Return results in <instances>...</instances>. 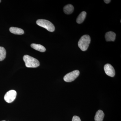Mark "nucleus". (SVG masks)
<instances>
[{
	"instance_id": "obj_9",
	"label": "nucleus",
	"mask_w": 121,
	"mask_h": 121,
	"mask_svg": "<svg viewBox=\"0 0 121 121\" xmlns=\"http://www.w3.org/2000/svg\"><path fill=\"white\" fill-rule=\"evenodd\" d=\"M10 32L15 35H22L24 33V31L21 29L15 27H11L9 28Z\"/></svg>"
},
{
	"instance_id": "obj_3",
	"label": "nucleus",
	"mask_w": 121,
	"mask_h": 121,
	"mask_svg": "<svg viewBox=\"0 0 121 121\" xmlns=\"http://www.w3.org/2000/svg\"><path fill=\"white\" fill-rule=\"evenodd\" d=\"M36 23L37 25L46 29L49 31L52 32L55 31V26L49 21L44 19H39L36 21Z\"/></svg>"
},
{
	"instance_id": "obj_7",
	"label": "nucleus",
	"mask_w": 121,
	"mask_h": 121,
	"mask_svg": "<svg viewBox=\"0 0 121 121\" xmlns=\"http://www.w3.org/2000/svg\"><path fill=\"white\" fill-rule=\"evenodd\" d=\"M116 34L112 31L108 32L106 33L105 38L107 41H114L116 38Z\"/></svg>"
},
{
	"instance_id": "obj_11",
	"label": "nucleus",
	"mask_w": 121,
	"mask_h": 121,
	"mask_svg": "<svg viewBox=\"0 0 121 121\" xmlns=\"http://www.w3.org/2000/svg\"><path fill=\"white\" fill-rule=\"evenodd\" d=\"M74 9L73 6L71 4L67 5L63 8L64 12L67 15H69L72 13L73 12Z\"/></svg>"
},
{
	"instance_id": "obj_16",
	"label": "nucleus",
	"mask_w": 121,
	"mask_h": 121,
	"mask_svg": "<svg viewBox=\"0 0 121 121\" xmlns=\"http://www.w3.org/2000/svg\"><path fill=\"white\" fill-rule=\"evenodd\" d=\"M1 0H0V2H1Z\"/></svg>"
},
{
	"instance_id": "obj_14",
	"label": "nucleus",
	"mask_w": 121,
	"mask_h": 121,
	"mask_svg": "<svg viewBox=\"0 0 121 121\" xmlns=\"http://www.w3.org/2000/svg\"><path fill=\"white\" fill-rule=\"evenodd\" d=\"M72 121H81L79 117L77 116H74L72 119Z\"/></svg>"
},
{
	"instance_id": "obj_6",
	"label": "nucleus",
	"mask_w": 121,
	"mask_h": 121,
	"mask_svg": "<svg viewBox=\"0 0 121 121\" xmlns=\"http://www.w3.org/2000/svg\"><path fill=\"white\" fill-rule=\"evenodd\" d=\"M104 70L106 74L107 75L111 77H113L115 75V71L112 66L111 64H107L105 65Z\"/></svg>"
},
{
	"instance_id": "obj_2",
	"label": "nucleus",
	"mask_w": 121,
	"mask_h": 121,
	"mask_svg": "<svg viewBox=\"0 0 121 121\" xmlns=\"http://www.w3.org/2000/svg\"><path fill=\"white\" fill-rule=\"evenodd\" d=\"M26 67L36 68L40 65V63L37 59L28 55L24 56L23 58Z\"/></svg>"
},
{
	"instance_id": "obj_12",
	"label": "nucleus",
	"mask_w": 121,
	"mask_h": 121,
	"mask_svg": "<svg viewBox=\"0 0 121 121\" xmlns=\"http://www.w3.org/2000/svg\"><path fill=\"white\" fill-rule=\"evenodd\" d=\"M86 12H82L78 16L77 19H76V22L79 24H81L84 21L86 16Z\"/></svg>"
},
{
	"instance_id": "obj_1",
	"label": "nucleus",
	"mask_w": 121,
	"mask_h": 121,
	"mask_svg": "<svg viewBox=\"0 0 121 121\" xmlns=\"http://www.w3.org/2000/svg\"><path fill=\"white\" fill-rule=\"evenodd\" d=\"M91 38L88 35L83 36L79 39L78 42V46L83 51H85L88 49L91 43Z\"/></svg>"
},
{
	"instance_id": "obj_15",
	"label": "nucleus",
	"mask_w": 121,
	"mask_h": 121,
	"mask_svg": "<svg viewBox=\"0 0 121 121\" xmlns=\"http://www.w3.org/2000/svg\"><path fill=\"white\" fill-rule=\"evenodd\" d=\"M104 1L106 4H108L110 3L111 1V0H104Z\"/></svg>"
},
{
	"instance_id": "obj_8",
	"label": "nucleus",
	"mask_w": 121,
	"mask_h": 121,
	"mask_svg": "<svg viewBox=\"0 0 121 121\" xmlns=\"http://www.w3.org/2000/svg\"><path fill=\"white\" fill-rule=\"evenodd\" d=\"M104 117V113L103 111L99 110L97 111L95 117V121H103Z\"/></svg>"
},
{
	"instance_id": "obj_10",
	"label": "nucleus",
	"mask_w": 121,
	"mask_h": 121,
	"mask_svg": "<svg viewBox=\"0 0 121 121\" xmlns=\"http://www.w3.org/2000/svg\"><path fill=\"white\" fill-rule=\"evenodd\" d=\"M31 47L35 50L39 51L41 52H44L46 51V49L43 45L37 44L32 43L31 45Z\"/></svg>"
},
{
	"instance_id": "obj_4",
	"label": "nucleus",
	"mask_w": 121,
	"mask_h": 121,
	"mask_svg": "<svg viewBox=\"0 0 121 121\" xmlns=\"http://www.w3.org/2000/svg\"><path fill=\"white\" fill-rule=\"evenodd\" d=\"M80 74L79 71L75 70L66 74L64 77V80L66 82H71L75 80Z\"/></svg>"
},
{
	"instance_id": "obj_13",
	"label": "nucleus",
	"mask_w": 121,
	"mask_h": 121,
	"mask_svg": "<svg viewBox=\"0 0 121 121\" xmlns=\"http://www.w3.org/2000/svg\"><path fill=\"white\" fill-rule=\"evenodd\" d=\"M6 51L3 47H0V61H2L5 58Z\"/></svg>"
},
{
	"instance_id": "obj_17",
	"label": "nucleus",
	"mask_w": 121,
	"mask_h": 121,
	"mask_svg": "<svg viewBox=\"0 0 121 121\" xmlns=\"http://www.w3.org/2000/svg\"></svg>"
},
{
	"instance_id": "obj_5",
	"label": "nucleus",
	"mask_w": 121,
	"mask_h": 121,
	"mask_svg": "<svg viewBox=\"0 0 121 121\" xmlns=\"http://www.w3.org/2000/svg\"><path fill=\"white\" fill-rule=\"evenodd\" d=\"M16 95V91L14 90H11L5 94L4 97V100L8 103H11L15 100Z\"/></svg>"
}]
</instances>
